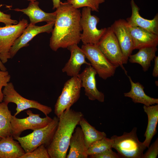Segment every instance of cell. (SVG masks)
<instances>
[{"label":"cell","instance_id":"obj_36","mask_svg":"<svg viewBox=\"0 0 158 158\" xmlns=\"http://www.w3.org/2000/svg\"><path fill=\"white\" fill-rule=\"evenodd\" d=\"M27 0L30 1H36L37 0Z\"/></svg>","mask_w":158,"mask_h":158},{"label":"cell","instance_id":"obj_23","mask_svg":"<svg viewBox=\"0 0 158 158\" xmlns=\"http://www.w3.org/2000/svg\"><path fill=\"white\" fill-rule=\"evenodd\" d=\"M138 52L130 55L128 60L132 63H137L140 65L144 72L148 71L151 66V62L156 56L157 50V47H148L139 49Z\"/></svg>","mask_w":158,"mask_h":158},{"label":"cell","instance_id":"obj_34","mask_svg":"<svg viewBox=\"0 0 158 158\" xmlns=\"http://www.w3.org/2000/svg\"><path fill=\"white\" fill-rule=\"evenodd\" d=\"M52 1L53 4V9H56L60 6L61 2L60 0H52Z\"/></svg>","mask_w":158,"mask_h":158},{"label":"cell","instance_id":"obj_22","mask_svg":"<svg viewBox=\"0 0 158 158\" xmlns=\"http://www.w3.org/2000/svg\"><path fill=\"white\" fill-rule=\"evenodd\" d=\"M145 112L148 118V123L144 135L145 139L143 142L146 147L150 146L151 142L157 133V127L158 122V104L143 106Z\"/></svg>","mask_w":158,"mask_h":158},{"label":"cell","instance_id":"obj_21","mask_svg":"<svg viewBox=\"0 0 158 158\" xmlns=\"http://www.w3.org/2000/svg\"><path fill=\"white\" fill-rule=\"evenodd\" d=\"M11 136L0 139V158H20L25 153L18 142Z\"/></svg>","mask_w":158,"mask_h":158},{"label":"cell","instance_id":"obj_1","mask_svg":"<svg viewBox=\"0 0 158 158\" xmlns=\"http://www.w3.org/2000/svg\"><path fill=\"white\" fill-rule=\"evenodd\" d=\"M56 11V17L49 42L51 49L55 51L60 48H67L79 44L82 31L80 10L66 1L61 2Z\"/></svg>","mask_w":158,"mask_h":158},{"label":"cell","instance_id":"obj_35","mask_svg":"<svg viewBox=\"0 0 158 158\" xmlns=\"http://www.w3.org/2000/svg\"><path fill=\"white\" fill-rule=\"evenodd\" d=\"M0 69L2 71H6L7 70L6 67L4 65L0 59Z\"/></svg>","mask_w":158,"mask_h":158},{"label":"cell","instance_id":"obj_7","mask_svg":"<svg viewBox=\"0 0 158 158\" xmlns=\"http://www.w3.org/2000/svg\"><path fill=\"white\" fill-rule=\"evenodd\" d=\"M98 48L108 60L117 68L120 66L127 75L123 65V56L117 39L111 27L106 31L97 44Z\"/></svg>","mask_w":158,"mask_h":158},{"label":"cell","instance_id":"obj_29","mask_svg":"<svg viewBox=\"0 0 158 158\" xmlns=\"http://www.w3.org/2000/svg\"><path fill=\"white\" fill-rule=\"evenodd\" d=\"M11 77L7 70L4 71L0 69V103L3 102L4 95L2 89L6 86L10 80Z\"/></svg>","mask_w":158,"mask_h":158},{"label":"cell","instance_id":"obj_28","mask_svg":"<svg viewBox=\"0 0 158 158\" xmlns=\"http://www.w3.org/2000/svg\"><path fill=\"white\" fill-rule=\"evenodd\" d=\"M20 158H50L47 147L42 145L32 152L25 153Z\"/></svg>","mask_w":158,"mask_h":158},{"label":"cell","instance_id":"obj_8","mask_svg":"<svg viewBox=\"0 0 158 158\" xmlns=\"http://www.w3.org/2000/svg\"><path fill=\"white\" fill-rule=\"evenodd\" d=\"M81 81L78 76L71 77L65 83L61 93L54 106V113L58 118L79 99Z\"/></svg>","mask_w":158,"mask_h":158},{"label":"cell","instance_id":"obj_26","mask_svg":"<svg viewBox=\"0 0 158 158\" xmlns=\"http://www.w3.org/2000/svg\"><path fill=\"white\" fill-rule=\"evenodd\" d=\"M113 141L110 138H103L92 143L87 150L86 153L89 155L99 153L112 149Z\"/></svg>","mask_w":158,"mask_h":158},{"label":"cell","instance_id":"obj_33","mask_svg":"<svg viewBox=\"0 0 158 158\" xmlns=\"http://www.w3.org/2000/svg\"><path fill=\"white\" fill-rule=\"evenodd\" d=\"M154 65L152 75L154 77H158V56H155L154 59Z\"/></svg>","mask_w":158,"mask_h":158},{"label":"cell","instance_id":"obj_31","mask_svg":"<svg viewBox=\"0 0 158 158\" xmlns=\"http://www.w3.org/2000/svg\"><path fill=\"white\" fill-rule=\"evenodd\" d=\"M91 158H120L117 153L114 152L112 149L107 150L101 153L89 155Z\"/></svg>","mask_w":158,"mask_h":158},{"label":"cell","instance_id":"obj_20","mask_svg":"<svg viewBox=\"0 0 158 158\" xmlns=\"http://www.w3.org/2000/svg\"><path fill=\"white\" fill-rule=\"evenodd\" d=\"M128 77L131 88L129 92L124 93L125 97L130 98L135 103H141L146 106L158 104L157 98H152L145 94L143 85L139 82L134 83L130 76L128 75Z\"/></svg>","mask_w":158,"mask_h":158},{"label":"cell","instance_id":"obj_11","mask_svg":"<svg viewBox=\"0 0 158 158\" xmlns=\"http://www.w3.org/2000/svg\"><path fill=\"white\" fill-rule=\"evenodd\" d=\"M26 112L28 116L23 118H18L14 115H11V135L14 139L17 137L20 136L24 131L28 129L34 130L44 127L53 120L48 116L41 118L40 114H34L30 110H27Z\"/></svg>","mask_w":158,"mask_h":158},{"label":"cell","instance_id":"obj_14","mask_svg":"<svg viewBox=\"0 0 158 158\" xmlns=\"http://www.w3.org/2000/svg\"><path fill=\"white\" fill-rule=\"evenodd\" d=\"M97 74L96 71L90 65L88 66L77 76L81 80L82 87L84 88L85 95L88 99L102 102L104 100V95L97 87L95 78Z\"/></svg>","mask_w":158,"mask_h":158},{"label":"cell","instance_id":"obj_15","mask_svg":"<svg viewBox=\"0 0 158 158\" xmlns=\"http://www.w3.org/2000/svg\"><path fill=\"white\" fill-rule=\"evenodd\" d=\"M132 9L131 16L126 19L128 25L131 27H139L158 35V13L152 20L145 19L139 13L140 9L134 0H131Z\"/></svg>","mask_w":158,"mask_h":158},{"label":"cell","instance_id":"obj_16","mask_svg":"<svg viewBox=\"0 0 158 158\" xmlns=\"http://www.w3.org/2000/svg\"><path fill=\"white\" fill-rule=\"evenodd\" d=\"M67 49L71 52L69 60L62 69L63 72L71 77L77 76L79 74L82 65H91L86 61L85 55L82 49L77 44L71 45Z\"/></svg>","mask_w":158,"mask_h":158},{"label":"cell","instance_id":"obj_2","mask_svg":"<svg viewBox=\"0 0 158 158\" xmlns=\"http://www.w3.org/2000/svg\"><path fill=\"white\" fill-rule=\"evenodd\" d=\"M83 114L71 109L66 110L59 121L52 140L47 147L50 158H65L71 137Z\"/></svg>","mask_w":158,"mask_h":158},{"label":"cell","instance_id":"obj_19","mask_svg":"<svg viewBox=\"0 0 158 158\" xmlns=\"http://www.w3.org/2000/svg\"><path fill=\"white\" fill-rule=\"evenodd\" d=\"M70 139V149L67 158H87V149L82 130L80 127L75 128Z\"/></svg>","mask_w":158,"mask_h":158},{"label":"cell","instance_id":"obj_9","mask_svg":"<svg viewBox=\"0 0 158 158\" xmlns=\"http://www.w3.org/2000/svg\"><path fill=\"white\" fill-rule=\"evenodd\" d=\"M28 24V20L23 19L17 24L0 27V59L4 64L10 59L11 47Z\"/></svg>","mask_w":158,"mask_h":158},{"label":"cell","instance_id":"obj_25","mask_svg":"<svg viewBox=\"0 0 158 158\" xmlns=\"http://www.w3.org/2000/svg\"><path fill=\"white\" fill-rule=\"evenodd\" d=\"M8 104L4 102L0 103V139L11 135L12 115Z\"/></svg>","mask_w":158,"mask_h":158},{"label":"cell","instance_id":"obj_6","mask_svg":"<svg viewBox=\"0 0 158 158\" xmlns=\"http://www.w3.org/2000/svg\"><path fill=\"white\" fill-rule=\"evenodd\" d=\"M91 11L90 8L84 7L81 12L80 23L83 32L80 39L83 44H97L107 29L106 28L100 29L97 28L99 19L97 16L92 15Z\"/></svg>","mask_w":158,"mask_h":158},{"label":"cell","instance_id":"obj_3","mask_svg":"<svg viewBox=\"0 0 158 158\" xmlns=\"http://www.w3.org/2000/svg\"><path fill=\"white\" fill-rule=\"evenodd\" d=\"M137 128L134 127L129 133L125 132L121 136H112V148L118 152L120 158H142L143 152L147 148L138 140Z\"/></svg>","mask_w":158,"mask_h":158},{"label":"cell","instance_id":"obj_32","mask_svg":"<svg viewBox=\"0 0 158 158\" xmlns=\"http://www.w3.org/2000/svg\"><path fill=\"white\" fill-rule=\"evenodd\" d=\"M0 23H4L5 25H8L17 24L18 22L11 19L10 14H5L0 11Z\"/></svg>","mask_w":158,"mask_h":158},{"label":"cell","instance_id":"obj_5","mask_svg":"<svg viewBox=\"0 0 158 158\" xmlns=\"http://www.w3.org/2000/svg\"><path fill=\"white\" fill-rule=\"evenodd\" d=\"M99 77L104 80L113 76L117 67L112 64L97 44H83L81 48Z\"/></svg>","mask_w":158,"mask_h":158},{"label":"cell","instance_id":"obj_27","mask_svg":"<svg viewBox=\"0 0 158 158\" xmlns=\"http://www.w3.org/2000/svg\"><path fill=\"white\" fill-rule=\"evenodd\" d=\"M67 1L71 4L75 8L87 7L91 11L97 12L99 11V6L104 3L105 0H67Z\"/></svg>","mask_w":158,"mask_h":158},{"label":"cell","instance_id":"obj_4","mask_svg":"<svg viewBox=\"0 0 158 158\" xmlns=\"http://www.w3.org/2000/svg\"><path fill=\"white\" fill-rule=\"evenodd\" d=\"M59 121V118L54 116L47 126L34 130L32 133L25 136L17 137L15 139L18 141L25 153L32 152L42 144L47 147L52 140Z\"/></svg>","mask_w":158,"mask_h":158},{"label":"cell","instance_id":"obj_30","mask_svg":"<svg viewBox=\"0 0 158 158\" xmlns=\"http://www.w3.org/2000/svg\"><path fill=\"white\" fill-rule=\"evenodd\" d=\"M148 150L143 154L142 158H156L158 154V138L148 148Z\"/></svg>","mask_w":158,"mask_h":158},{"label":"cell","instance_id":"obj_12","mask_svg":"<svg viewBox=\"0 0 158 158\" xmlns=\"http://www.w3.org/2000/svg\"><path fill=\"white\" fill-rule=\"evenodd\" d=\"M111 27L115 35L123 57V64L127 63L133 49V43L127 22L123 19L116 20Z\"/></svg>","mask_w":158,"mask_h":158},{"label":"cell","instance_id":"obj_17","mask_svg":"<svg viewBox=\"0 0 158 158\" xmlns=\"http://www.w3.org/2000/svg\"><path fill=\"white\" fill-rule=\"evenodd\" d=\"M128 26L132 39L133 50L157 47L158 35L140 27Z\"/></svg>","mask_w":158,"mask_h":158},{"label":"cell","instance_id":"obj_10","mask_svg":"<svg viewBox=\"0 0 158 158\" xmlns=\"http://www.w3.org/2000/svg\"><path fill=\"white\" fill-rule=\"evenodd\" d=\"M4 95L3 101L8 104L13 103L16 105V116L22 111L30 108L37 109L47 116L52 111L51 108L43 105L38 102L26 99L19 94L15 90L13 84L9 82L2 90Z\"/></svg>","mask_w":158,"mask_h":158},{"label":"cell","instance_id":"obj_13","mask_svg":"<svg viewBox=\"0 0 158 158\" xmlns=\"http://www.w3.org/2000/svg\"><path fill=\"white\" fill-rule=\"evenodd\" d=\"M54 22L38 26L30 23L28 24L20 36L16 40L9 52L10 59L13 58L21 48L29 45L28 42L38 34L44 32H51Z\"/></svg>","mask_w":158,"mask_h":158},{"label":"cell","instance_id":"obj_24","mask_svg":"<svg viewBox=\"0 0 158 158\" xmlns=\"http://www.w3.org/2000/svg\"><path fill=\"white\" fill-rule=\"evenodd\" d=\"M79 124L83 132L85 143L87 149L94 142L107 137L105 133L97 130L91 125L83 116L81 118Z\"/></svg>","mask_w":158,"mask_h":158},{"label":"cell","instance_id":"obj_18","mask_svg":"<svg viewBox=\"0 0 158 158\" xmlns=\"http://www.w3.org/2000/svg\"><path fill=\"white\" fill-rule=\"evenodd\" d=\"M39 2L36 1H30L26 8H16L14 11L23 12L29 18L30 24L35 25L38 23L46 22L47 23L55 22L56 17V11L51 13H46L39 7Z\"/></svg>","mask_w":158,"mask_h":158}]
</instances>
